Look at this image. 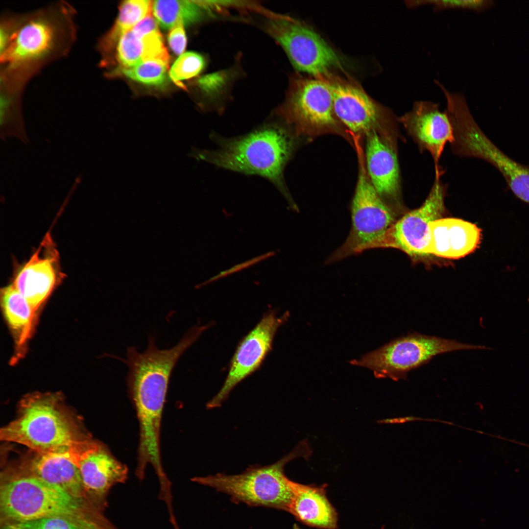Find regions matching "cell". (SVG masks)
Here are the masks:
<instances>
[{"label":"cell","mask_w":529,"mask_h":529,"mask_svg":"<svg viewBox=\"0 0 529 529\" xmlns=\"http://www.w3.org/2000/svg\"><path fill=\"white\" fill-rule=\"evenodd\" d=\"M428 255L459 259L474 251L481 239V231L475 224L455 218H439L429 225Z\"/></svg>","instance_id":"cell-20"},{"label":"cell","mask_w":529,"mask_h":529,"mask_svg":"<svg viewBox=\"0 0 529 529\" xmlns=\"http://www.w3.org/2000/svg\"><path fill=\"white\" fill-rule=\"evenodd\" d=\"M416 421L440 422L450 425H453L454 424L453 423L450 422L442 421L438 419L423 418L413 416H408L390 419H386L383 420L382 422L386 424H403L409 422Z\"/></svg>","instance_id":"cell-34"},{"label":"cell","mask_w":529,"mask_h":529,"mask_svg":"<svg viewBox=\"0 0 529 529\" xmlns=\"http://www.w3.org/2000/svg\"><path fill=\"white\" fill-rule=\"evenodd\" d=\"M276 253V251H269L258 256L255 257L247 261H246L244 262L238 264L227 270L221 271L218 274L209 278L207 280L197 285L195 288H200L215 281L221 279L222 277L228 276L235 272H237L245 268L248 267L250 266L256 264L262 261H263L264 260H265L266 259L274 256Z\"/></svg>","instance_id":"cell-31"},{"label":"cell","mask_w":529,"mask_h":529,"mask_svg":"<svg viewBox=\"0 0 529 529\" xmlns=\"http://www.w3.org/2000/svg\"><path fill=\"white\" fill-rule=\"evenodd\" d=\"M417 7L432 5L434 11L449 9H462L481 12L494 5L492 0H416Z\"/></svg>","instance_id":"cell-29"},{"label":"cell","mask_w":529,"mask_h":529,"mask_svg":"<svg viewBox=\"0 0 529 529\" xmlns=\"http://www.w3.org/2000/svg\"><path fill=\"white\" fill-rule=\"evenodd\" d=\"M215 150L192 148L189 156L219 168L269 180L295 210L284 179L285 167L294 148L289 130L280 122L267 123L250 133L227 138L212 134Z\"/></svg>","instance_id":"cell-3"},{"label":"cell","mask_w":529,"mask_h":529,"mask_svg":"<svg viewBox=\"0 0 529 529\" xmlns=\"http://www.w3.org/2000/svg\"><path fill=\"white\" fill-rule=\"evenodd\" d=\"M4 472L40 479L88 503L84 493L79 470L75 462L72 450L48 453L32 451L16 466Z\"/></svg>","instance_id":"cell-18"},{"label":"cell","mask_w":529,"mask_h":529,"mask_svg":"<svg viewBox=\"0 0 529 529\" xmlns=\"http://www.w3.org/2000/svg\"><path fill=\"white\" fill-rule=\"evenodd\" d=\"M476 349L489 348L414 332L395 338L350 362L371 370L377 378L398 381L407 380L410 371L427 364L438 355Z\"/></svg>","instance_id":"cell-7"},{"label":"cell","mask_w":529,"mask_h":529,"mask_svg":"<svg viewBox=\"0 0 529 529\" xmlns=\"http://www.w3.org/2000/svg\"><path fill=\"white\" fill-rule=\"evenodd\" d=\"M76 457L86 499L103 512L107 505L110 489L116 484L125 482L128 468L106 446L92 439L77 451Z\"/></svg>","instance_id":"cell-15"},{"label":"cell","mask_w":529,"mask_h":529,"mask_svg":"<svg viewBox=\"0 0 529 529\" xmlns=\"http://www.w3.org/2000/svg\"><path fill=\"white\" fill-rule=\"evenodd\" d=\"M333 93L336 118L350 131L366 135L376 130L397 144L400 136L392 112L372 98L352 79L330 74L325 77Z\"/></svg>","instance_id":"cell-9"},{"label":"cell","mask_w":529,"mask_h":529,"mask_svg":"<svg viewBox=\"0 0 529 529\" xmlns=\"http://www.w3.org/2000/svg\"><path fill=\"white\" fill-rule=\"evenodd\" d=\"M351 210L350 233L344 243L327 259L326 264L361 253L364 246L382 236L396 221L392 209L377 193L361 164Z\"/></svg>","instance_id":"cell-12"},{"label":"cell","mask_w":529,"mask_h":529,"mask_svg":"<svg viewBox=\"0 0 529 529\" xmlns=\"http://www.w3.org/2000/svg\"><path fill=\"white\" fill-rule=\"evenodd\" d=\"M365 136L366 173L377 193L392 209L400 204L402 193L397 145L376 130Z\"/></svg>","instance_id":"cell-19"},{"label":"cell","mask_w":529,"mask_h":529,"mask_svg":"<svg viewBox=\"0 0 529 529\" xmlns=\"http://www.w3.org/2000/svg\"><path fill=\"white\" fill-rule=\"evenodd\" d=\"M169 66L162 62L149 60L142 62L129 68L117 67L107 75L122 74L141 83L153 86H161L167 81Z\"/></svg>","instance_id":"cell-26"},{"label":"cell","mask_w":529,"mask_h":529,"mask_svg":"<svg viewBox=\"0 0 529 529\" xmlns=\"http://www.w3.org/2000/svg\"><path fill=\"white\" fill-rule=\"evenodd\" d=\"M446 186L435 176L430 192L419 208L396 221L381 237L364 246L361 253L376 248L399 249L412 257L429 256V224L442 218L445 212Z\"/></svg>","instance_id":"cell-13"},{"label":"cell","mask_w":529,"mask_h":529,"mask_svg":"<svg viewBox=\"0 0 529 529\" xmlns=\"http://www.w3.org/2000/svg\"><path fill=\"white\" fill-rule=\"evenodd\" d=\"M294 529H298V528H297V527H295V528H294Z\"/></svg>","instance_id":"cell-35"},{"label":"cell","mask_w":529,"mask_h":529,"mask_svg":"<svg viewBox=\"0 0 529 529\" xmlns=\"http://www.w3.org/2000/svg\"><path fill=\"white\" fill-rule=\"evenodd\" d=\"M397 120L418 146L427 151L434 163L435 176H441L439 161L447 143L454 139L453 128L446 112L438 104L429 101H416L412 109Z\"/></svg>","instance_id":"cell-17"},{"label":"cell","mask_w":529,"mask_h":529,"mask_svg":"<svg viewBox=\"0 0 529 529\" xmlns=\"http://www.w3.org/2000/svg\"><path fill=\"white\" fill-rule=\"evenodd\" d=\"M266 30L297 70L320 77L333 73L335 69H343L337 52L304 23L289 16H279L267 22Z\"/></svg>","instance_id":"cell-11"},{"label":"cell","mask_w":529,"mask_h":529,"mask_svg":"<svg viewBox=\"0 0 529 529\" xmlns=\"http://www.w3.org/2000/svg\"><path fill=\"white\" fill-rule=\"evenodd\" d=\"M326 487L295 482L294 495L288 512L308 526L337 529V514L326 496Z\"/></svg>","instance_id":"cell-21"},{"label":"cell","mask_w":529,"mask_h":529,"mask_svg":"<svg viewBox=\"0 0 529 529\" xmlns=\"http://www.w3.org/2000/svg\"><path fill=\"white\" fill-rule=\"evenodd\" d=\"M205 4L192 0H155L152 12L157 22L164 29H171L179 23L189 25L202 16Z\"/></svg>","instance_id":"cell-25"},{"label":"cell","mask_w":529,"mask_h":529,"mask_svg":"<svg viewBox=\"0 0 529 529\" xmlns=\"http://www.w3.org/2000/svg\"><path fill=\"white\" fill-rule=\"evenodd\" d=\"M118 67L129 68L144 61L145 46L143 37L129 29L123 33L116 46Z\"/></svg>","instance_id":"cell-27"},{"label":"cell","mask_w":529,"mask_h":529,"mask_svg":"<svg viewBox=\"0 0 529 529\" xmlns=\"http://www.w3.org/2000/svg\"><path fill=\"white\" fill-rule=\"evenodd\" d=\"M168 41L170 48L176 54L181 55L183 52L187 44V38L182 23H179L170 29Z\"/></svg>","instance_id":"cell-32"},{"label":"cell","mask_w":529,"mask_h":529,"mask_svg":"<svg viewBox=\"0 0 529 529\" xmlns=\"http://www.w3.org/2000/svg\"><path fill=\"white\" fill-rule=\"evenodd\" d=\"M205 61L199 54L190 51L181 55L171 67L169 75L177 85L183 87L180 81L197 75L203 69Z\"/></svg>","instance_id":"cell-28"},{"label":"cell","mask_w":529,"mask_h":529,"mask_svg":"<svg viewBox=\"0 0 529 529\" xmlns=\"http://www.w3.org/2000/svg\"><path fill=\"white\" fill-rule=\"evenodd\" d=\"M152 4L153 1L149 0H128L121 3L115 24L98 43V49L102 57L111 56L120 37L151 14Z\"/></svg>","instance_id":"cell-23"},{"label":"cell","mask_w":529,"mask_h":529,"mask_svg":"<svg viewBox=\"0 0 529 529\" xmlns=\"http://www.w3.org/2000/svg\"><path fill=\"white\" fill-rule=\"evenodd\" d=\"M22 92L1 88L0 108V137L14 138L24 144L29 142L25 130L21 105Z\"/></svg>","instance_id":"cell-24"},{"label":"cell","mask_w":529,"mask_h":529,"mask_svg":"<svg viewBox=\"0 0 529 529\" xmlns=\"http://www.w3.org/2000/svg\"><path fill=\"white\" fill-rule=\"evenodd\" d=\"M450 119L454 132L450 144L453 153L489 163L503 175L513 194L529 204V166L519 163L500 150L480 128L468 106L454 109Z\"/></svg>","instance_id":"cell-8"},{"label":"cell","mask_w":529,"mask_h":529,"mask_svg":"<svg viewBox=\"0 0 529 529\" xmlns=\"http://www.w3.org/2000/svg\"><path fill=\"white\" fill-rule=\"evenodd\" d=\"M275 114L297 131L318 133L337 126L331 88L324 77L295 74Z\"/></svg>","instance_id":"cell-10"},{"label":"cell","mask_w":529,"mask_h":529,"mask_svg":"<svg viewBox=\"0 0 529 529\" xmlns=\"http://www.w3.org/2000/svg\"><path fill=\"white\" fill-rule=\"evenodd\" d=\"M153 337H149L146 349L140 352L134 346L127 349L128 366L126 381L139 423L140 438L137 477L144 478L146 467L150 464L158 478L167 477L162 464L160 452L161 418L171 373L178 360L192 345L190 338L183 337L171 348L160 349Z\"/></svg>","instance_id":"cell-2"},{"label":"cell","mask_w":529,"mask_h":529,"mask_svg":"<svg viewBox=\"0 0 529 529\" xmlns=\"http://www.w3.org/2000/svg\"><path fill=\"white\" fill-rule=\"evenodd\" d=\"M0 302L4 318L16 344L17 358L23 355L38 314L12 283L1 289Z\"/></svg>","instance_id":"cell-22"},{"label":"cell","mask_w":529,"mask_h":529,"mask_svg":"<svg viewBox=\"0 0 529 529\" xmlns=\"http://www.w3.org/2000/svg\"><path fill=\"white\" fill-rule=\"evenodd\" d=\"M75 11L62 2L0 21V75L25 84L48 64L66 56L74 43Z\"/></svg>","instance_id":"cell-1"},{"label":"cell","mask_w":529,"mask_h":529,"mask_svg":"<svg viewBox=\"0 0 529 529\" xmlns=\"http://www.w3.org/2000/svg\"><path fill=\"white\" fill-rule=\"evenodd\" d=\"M132 31L138 36L143 37L150 33L158 31L157 22L149 14L143 19L136 24L132 28Z\"/></svg>","instance_id":"cell-33"},{"label":"cell","mask_w":529,"mask_h":529,"mask_svg":"<svg viewBox=\"0 0 529 529\" xmlns=\"http://www.w3.org/2000/svg\"><path fill=\"white\" fill-rule=\"evenodd\" d=\"M306 445L305 442L299 444L290 453L271 465L251 466L238 475L218 473L193 478L192 480L226 493L235 502L289 511L294 495L295 482L286 477L284 467L293 459L306 456Z\"/></svg>","instance_id":"cell-6"},{"label":"cell","mask_w":529,"mask_h":529,"mask_svg":"<svg viewBox=\"0 0 529 529\" xmlns=\"http://www.w3.org/2000/svg\"><path fill=\"white\" fill-rule=\"evenodd\" d=\"M59 253L47 234L12 283L38 314L41 307L63 278Z\"/></svg>","instance_id":"cell-16"},{"label":"cell","mask_w":529,"mask_h":529,"mask_svg":"<svg viewBox=\"0 0 529 529\" xmlns=\"http://www.w3.org/2000/svg\"><path fill=\"white\" fill-rule=\"evenodd\" d=\"M1 529H83L75 523L61 518H46L7 525Z\"/></svg>","instance_id":"cell-30"},{"label":"cell","mask_w":529,"mask_h":529,"mask_svg":"<svg viewBox=\"0 0 529 529\" xmlns=\"http://www.w3.org/2000/svg\"><path fill=\"white\" fill-rule=\"evenodd\" d=\"M287 318V313L278 316L274 312H269L243 337L231 361L222 386L208 402V409L220 407L233 388L260 367L270 351L277 330Z\"/></svg>","instance_id":"cell-14"},{"label":"cell","mask_w":529,"mask_h":529,"mask_svg":"<svg viewBox=\"0 0 529 529\" xmlns=\"http://www.w3.org/2000/svg\"><path fill=\"white\" fill-rule=\"evenodd\" d=\"M17 416L0 431L1 440L24 445L31 451H69L90 439L63 404L60 392H34L20 401Z\"/></svg>","instance_id":"cell-5"},{"label":"cell","mask_w":529,"mask_h":529,"mask_svg":"<svg viewBox=\"0 0 529 529\" xmlns=\"http://www.w3.org/2000/svg\"><path fill=\"white\" fill-rule=\"evenodd\" d=\"M53 517L69 520L83 529H117L102 511L58 486L30 476L1 474V528Z\"/></svg>","instance_id":"cell-4"}]
</instances>
